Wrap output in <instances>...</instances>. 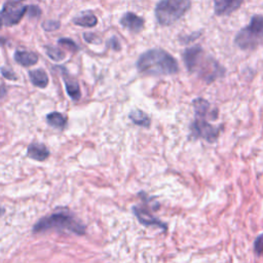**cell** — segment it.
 Here are the masks:
<instances>
[{
    "label": "cell",
    "mask_w": 263,
    "mask_h": 263,
    "mask_svg": "<svg viewBox=\"0 0 263 263\" xmlns=\"http://www.w3.org/2000/svg\"><path fill=\"white\" fill-rule=\"evenodd\" d=\"M1 74H2L6 79H9V80H16V75H15V73H14L11 69L2 67V68H1Z\"/></svg>",
    "instance_id": "cell-23"
},
{
    "label": "cell",
    "mask_w": 263,
    "mask_h": 263,
    "mask_svg": "<svg viewBox=\"0 0 263 263\" xmlns=\"http://www.w3.org/2000/svg\"><path fill=\"white\" fill-rule=\"evenodd\" d=\"M263 41V15L254 14L250 23L234 37L235 45L242 50H252Z\"/></svg>",
    "instance_id": "cell-6"
},
{
    "label": "cell",
    "mask_w": 263,
    "mask_h": 263,
    "mask_svg": "<svg viewBox=\"0 0 263 263\" xmlns=\"http://www.w3.org/2000/svg\"><path fill=\"white\" fill-rule=\"evenodd\" d=\"M14 60L17 64L24 67H30L38 62V55L29 50H16L14 52Z\"/></svg>",
    "instance_id": "cell-13"
},
{
    "label": "cell",
    "mask_w": 263,
    "mask_h": 263,
    "mask_svg": "<svg viewBox=\"0 0 263 263\" xmlns=\"http://www.w3.org/2000/svg\"><path fill=\"white\" fill-rule=\"evenodd\" d=\"M72 22L80 27L92 28L98 24V18L91 11H82L80 14L75 16Z\"/></svg>",
    "instance_id": "cell-14"
},
{
    "label": "cell",
    "mask_w": 263,
    "mask_h": 263,
    "mask_svg": "<svg viewBox=\"0 0 263 263\" xmlns=\"http://www.w3.org/2000/svg\"><path fill=\"white\" fill-rule=\"evenodd\" d=\"M133 211L136 215V217L138 218V220L146 225V226H158V227H162L163 229H166V225L163 224L160 220H158L157 218H155L154 216H152V214H150L146 209L144 208H139V206H134Z\"/></svg>",
    "instance_id": "cell-11"
},
{
    "label": "cell",
    "mask_w": 263,
    "mask_h": 263,
    "mask_svg": "<svg viewBox=\"0 0 263 263\" xmlns=\"http://www.w3.org/2000/svg\"><path fill=\"white\" fill-rule=\"evenodd\" d=\"M47 123L55 128L63 129L67 124V119L64 117L63 114L59 112H51L46 115Z\"/></svg>",
    "instance_id": "cell-17"
},
{
    "label": "cell",
    "mask_w": 263,
    "mask_h": 263,
    "mask_svg": "<svg viewBox=\"0 0 263 263\" xmlns=\"http://www.w3.org/2000/svg\"><path fill=\"white\" fill-rule=\"evenodd\" d=\"M58 43L63 45V46H65V47H67L72 52H76V51L79 50L78 45L72 39H70V38H61V39L58 40Z\"/></svg>",
    "instance_id": "cell-19"
},
{
    "label": "cell",
    "mask_w": 263,
    "mask_h": 263,
    "mask_svg": "<svg viewBox=\"0 0 263 263\" xmlns=\"http://www.w3.org/2000/svg\"><path fill=\"white\" fill-rule=\"evenodd\" d=\"M138 71L150 76L174 75L179 71L176 59L162 48H151L144 51L137 60Z\"/></svg>",
    "instance_id": "cell-2"
},
{
    "label": "cell",
    "mask_w": 263,
    "mask_h": 263,
    "mask_svg": "<svg viewBox=\"0 0 263 263\" xmlns=\"http://www.w3.org/2000/svg\"><path fill=\"white\" fill-rule=\"evenodd\" d=\"M107 44H108L113 50H116V51L120 50V43H119V40H118L115 36L111 37V38L108 40Z\"/></svg>",
    "instance_id": "cell-25"
},
{
    "label": "cell",
    "mask_w": 263,
    "mask_h": 263,
    "mask_svg": "<svg viewBox=\"0 0 263 263\" xmlns=\"http://www.w3.org/2000/svg\"><path fill=\"white\" fill-rule=\"evenodd\" d=\"M44 49H45L46 54L53 61L60 62V61L64 60L65 57H66V53L63 50H61L59 47H54V46H51V45H46V46H44Z\"/></svg>",
    "instance_id": "cell-18"
},
{
    "label": "cell",
    "mask_w": 263,
    "mask_h": 263,
    "mask_svg": "<svg viewBox=\"0 0 263 263\" xmlns=\"http://www.w3.org/2000/svg\"><path fill=\"white\" fill-rule=\"evenodd\" d=\"M50 229L69 231L77 235H83L85 233L86 227L72 213L67 211H59L39 219L33 226L32 231L34 233H39Z\"/></svg>",
    "instance_id": "cell-3"
},
{
    "label": "cell",
    "mask_w": 263,
    "mask_h": 263,
    "mask_svg": "<svg viewBox=\"0 0 263 263\" xmlns=\"http://www.w3.org/2000/svg\"><path fill=\"white\" fill-rule=\"evenodd\" d=\"M28 6L21 3V1L11 0L7 1L1 11H0V18L5 26H13L20 23L22 17L27 12Z\"/></svg>",
    "instance_id": "cell-7"
},
{
    "label": "cell",
    "mask_w": 263,
    "mask_h": 263,
    "mask_svg": "<svg viewBox=\"0 0 263 263\" xmlns=\"http://www.w3.org/2000/svg\"><path fill=\"white\" fill-rule=\"evenodd\" d=\"M84 40L88 43H100L101 39L93 33H84L83 34Z\"/></svg>",
    "instance_id": "cell-24"
},
{
    "label": "cell",
    "mask_w": 263,
    "mask_h": 263,
    "mask_svg": "<svg viewBox=\"0 0 263 263\" xmlns=\"http://www.w3.org/2000/svg\"><path fill=\"white\" fill-rule=\"evenodd\" d=\"M62 70H63L62 76H63V80L65 82V87H66L67 93L73 101H78L81 97V91H80L78 81L73 76H71L64 68H62Z\"/></svg>",
    "instance_id": "cell-10"
},
{
    "label": "cell",
    "mask_w": 263,
    "mask_h": 263,
    "mask_svg": "<svg viewBox=\"0 0 263 263\" xmlns=\"http://www.w3.org/2000/svg\"><path fill=\"white\" fill-rule=\"evenodd\" d=\"M6 95V88L4 85H0V99Z\"/></svg>",
    "instance_id": "cell-27"
},
{
    "label": "cell",
    "mask_w": 263,
    "mask_h": 263,
    "mask_svg": "<svg viewBox=\"0 0 263 263\" xmlns=\"http://www.w3.org/2000/svg\"><path fill=\"white\" fill-rule=\"evenodd\" d=\"M29 76H30L31 82L37 87L44 88L48 84V76H47L46 72L42 69L31 70L29 72Z\"/></svg>",
    "instance_id": "cell-16"
},
{
    "label": "cell",
    "mask_w": 263,
    "mask_h": 263,
    "mask_svg": "<svg viewBox=\"0 0 263 263\" xmlns=\"http://www.w3.org/2000/svg\"><path fill=\"white\" fill-rule=\"evenodd\" d=\"M190 0H159L154 14L160 26H170L179 21L190 9Z\"/></svg>",
    "instance_id": "cell-5"
},
{
    "label": "cell",
    "mask_w": 263,
    "mask_h": 263,
    "mask_svg": "<svg viewBox=\"0 0 263 263\" xmlns=\"http://www.w3.org/2000/svg\"><path fill=\"white\" fill-rule=\"evenodd\" d=\"M2 25H3V22H2V20L0 18V29H1V27H2Z\"/></svg>",
    "instance_id": "cell-29"
},
{
    "label": "cell",
    "mask_w": 263,
    "mask_h": 263,
    "mask_svg": "<svg viewBox=\"0 0 263 263\" xmlns=\"http://www.w3.org/2000/svg\"><path fill=\"white\" fill-rule=\"evenodd\" d=\"M243 0H214V12L216 15H229L237 10Z\"/></svg>",
    "instance_id": "cell-9"
},
{
    "label": "cell",
    "mask_w": 263,
    "mask_h": 263,
    "mask_svg": "<svg viewBox=\"0 0 263 263\" xmlns=\"http://www.w3.org/2000/svg\"><path fill=\"white\" fill-rule=\"evenodd\" d=\"M128 118L133 121V123L142 127H149L151 124V119L149 115L140 109L132 110L128 113Z\"/></svg>",
    "instance_id": "cell-15"
},
{
    "label": "cell",
    "mask_w": 263,
    "mask_h": 263,
    "mask_svg": "<svg viewBox=\"0 0 263 263\" xmlns=\"http://www.w3.org/2000/svg\"><path fill=\"white\" fill-rule=\"evenodd\" d=\"M27 10H28L30 16H38V15H40V13H41L40 9H39L37 6H35V5H33V6H28V9H27Z\"/></svg>",
    "instance_id": "cell-26"
},
{
    "label": "cell",
    "mask_w": 263,
    "mask_h": 263,
    "mask_svg": "<svg viewBox=\"0 0 263 263\" xmlns=\"http://www.w3.org/2000/svg\"><path fill=\"white\" fill-rule=\"evenodd\" d=\"M41 27L45 31H55L61 27V23L57 20H47L41 24Z\"/></svg>",
    "instance_id": "cell-20"
},
{
    "label": "cell",
    "mask_w": 263,
    "mask_h": 263,
    "mask_svg": "<svg viewBox=\"0 0 263 263\" xmlns=\"http://www.w3.org/2000/svg\"><path fill=\"white\" fill-rule=\"evenodd\" d=\"M120 25L125 28L126 30L133 32V33H139L144 29L145 26V21L143 17L139 16L138 14L127 11L125 12L119 21Z\"/></svg>",
    "instance_id": "cell-8"
},
{
    "label": "cell",
    "mask_w": 263,
    "mask_h": 263,
    "mask_svg": "<svg viewBox=\"0 0 263 263\" xmlns=\"http://www.w3.org/2000/svg\"><path fill=\"white\" fill-rule=\"evenodd\" d=\"M4 213H5V209L2 205H0V216H2Z\"/></svg>",
    "instance_id": "cell-28"
},
{
    "label": "cell",
    "mask_w": 263,
    "mask_h": 263,
    "mask_svg": "<svg viewBox=\"0 0 263 263\" xmlns=\"http://www.w3.org/2000/svg\"><path fill=\"white\" fill-rule=\"evenodd\" d=\"M183 60L187 70L195 73L206 83H212L225 75V68L200 46L193 45L183 52Z\"/></svg>",
    "instance_id": "cell-1"
},
{
    "label": "cell",
    "mask_w": 263,
    "mask_h": 263,
    "mask_svg": "<svg viewBox=\"0 0 263 263\" xmlns=\"http://www.w3.org/2000/svg\"><path fill=\"white\" fill-rule=\"evenodd\" d=\"M16 1H23V0H16Z\"/></svg>",
    "instance_id": "cell-30"
},
{
    "label": "cell",
    "mask_w": 263,
    "mask_h": 263,
    "mask_svg": "<svg viewBox=\"0 0 263 263\" xmlns=\"http://www.w3.org/2000/svg\"><path fill=\"white\" fill-rule=\"evenodd\" d=\"M50 152L47 149V147L40 143H32L28 146L27 149V155L28 157L37 160V161H43L49 156Z\"/></svg>",
    "instance_id": "cell-12"
},
{
    "label": "cell",
    "mask_w": 263,
    "mask_h": 263,
    "mask_svg": "<svg viewBox=\"0 0 263 263\" xmlns=\"http://www.w3.org/2000/svg\"><path fill=\"white\" fill-rule=\"evenodd\" d=\"M201 31H196V32H193L191 33L190 35H185V36H181L179 38V41L182 43V44H188L190 42H192L193 40L197 39L200 35H201Z\"/></svg>",
    "instance_id": "cell-21"
},
{
    "label": "cell",
    "mask_w": 263,
    "mask_h": 263,
    "mask_svg": "<svg viewBox=\"0 0 263 263\" xmlns=\"http://www.w3.org/2000/svg\"><path fill=\"white\" fill-rule=\"evenodd\" d=\"M194 120L190 123V136L193 139H203L209 143H214L221 132L220 126L211 124L206 117H211L216 120L218 116V110H205V111H195Z\"/></svg>",
    "instance_id": "cell-4"
},
{
    "label": "cell",
    "mask_w": 263,
    "mask_h": 263,
    "mask_svg": "<svg viewBox=\"0 0 263 263\" xmlns=\"http://www.w3.org/2000/svg\"><path fill=\"white\" fill-rule=\"evenodd\" d=\"M254 250L257 255H263V233L256 238L254 242Z\"/></svg>",
    "instance_id": "cell-22"
}]
</instances>
